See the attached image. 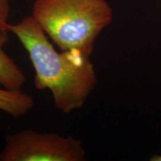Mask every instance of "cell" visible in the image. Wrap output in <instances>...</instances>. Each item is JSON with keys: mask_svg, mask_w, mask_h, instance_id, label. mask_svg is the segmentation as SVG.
<instances>
[{"mask_svg": "<svg viewBox=\"0 0 161 161\" xmlns=\"http://www.w3.org/2000/svg\"><path fill=\"white\" fill-rule=\"evenodd\" d=\"M7 30L18 38L35 69L34 84L51 92L56 108L64 114L81 108L97 84L90 57L75 51H56L31 15Z\"/></svg>", "mask_w": 161, "mask_h": 161, "instance_id": "obj_1", "label": "cell"}, {"mask_svg": "<svg viewBox=\"0 0 161 161\" xmlns=\"http://www.w3.org/2000/svg\"><path fill=\"white\" fill-rule=\"evenodd\" d=\"M150 161H161V154H154L149 159Z\"/></svg>", "mask_w": 161, "mask_h": 161, "instance_id": "obj_7", "label": "cell"}, {"mask_svg": "<svg viewBox=\"0 0 161 161\" xmlns=\"http://www.w3.org/2000/svg\"><path fill=\"white\" fill-rule=\"evenodd\" d=\"M81 141L56 133L25 129L5 136L0 161H84Z\"/></svg>", "mask_w": 161, "mask_h": 161, "instance_id": "obj_3", "label": "cell"}, {"mask_svg": "<svg viewBox=\"0 0 161 161\" xmlns=\"http://www.w3.org/2000/svg\"><path fill=\"white\" fill-rule=\"evenodd\" d=\"M34 106V98L27 92L0 88V110L12 117L17 119L25 116Z\"/></svg>", "mask_w": 161, "mask_h": 161, "instance_id": "obj_5", "label": "cell"}, {"mask_svg": "<svg viewBox=\"0 0 161 161\" xmlns=\"http://www.w3.org/2000/svg\"><path fill=\"white\" fill-rule=\"evenodd\" d=\"M10 11V0H0V31H8L7 25L8 23Z\"/></svg>", "mask_w": 161, "mask_h": 161, "instance_id": "obj_6", "label": "cell"}, {"mask_svg": "<svg viewBox=\"0 0 161 161\" xmlns=\"http://www.w3.org/2000/svg\"><path fill=\"white\" fill-rule=\"evenodd\" d=\"M8 41V31H0V85L12 90L22 89L25 76L13 59L4 52L3 47Z\"/></svg>", "mask_w": 161, "mask_h": 161, "instance_id": "obj_4", "label": "cell"}, {"mask_svg": "<svg viewBox=\"0 0 161 161\" xmlns=\"http://www.w3.org/2000/svg\"><path fill=\"white\" fill-rule=\"evenodd\" d=\"M31 17L60 51L90 57L113 11L106 0H36Z\"/></svg>", "mask_w": 161, "mask_h": 161, "instance_id": "obj_2", "label": "cell"}]
</instances>
